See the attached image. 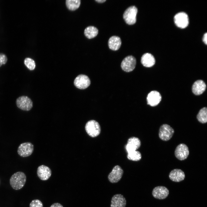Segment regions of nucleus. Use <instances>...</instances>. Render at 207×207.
Wrapping results in <instances>:
<instances>
[{"label": "nucleus", "mask_w": 207, "mask_h": 207, "mask_svg": "<svg viewBox=\"0 0 207 207\" xmlns=\"http://www.w3.org/2000/svg\"><path fill=\"white\" fill-rule=\"evenodd\" d=\"M91 82L89 77L85 75L80 74L75 78L74 84L77 88L80 89H85L90 85Z\"/></svg>", "instance_id": "9b49d317"}, {"label": "nucleus", "mask_w": 207, "mask_h": 207, "mask_svg": "<svg viewBox=\"0 0 207 207\" xmlns=\"http://www.w3.org/2000/svg\"><path fill=\"white\" fill-rule=\"evenodd\" d=\"M126 200L124 196L121 194H116L112 198L110 207H125Z\"/></svg>", "instance_id": "dca6fc26"}, {"label": "nucleus", "mask_w": 207, "mask_h": 207, "mask_svg": "<svg viewBox=\"0 0 207 207\" xmlns=\"http://www.w3.org/2000/svg\"><path fill=\"white\" fill-rule=\"evenodd\" d=\"M127 158L130 160L138 161L141 159V155L139 152L136 150L128 153Z\"/></svg>", "instance_id": "b1692460"}, {"label": "nucleus", "mask_w": 207, "mask_h": 207, "mask_svg": "<svg viewBox=\"0 0 207 207\" xmlns=\"http://www.w3.org/2000/svg\"><path fill=\"white\" fill-rule=\"evenodd\" d=\"M169 191L165 187L159 186L156 187L153 190L152 194L155 198L163 199L167 197L169 194Z\"/></svg>", "instance_id": "4468645a"}, {"label": "nucleus", "mask_w": 207, "mask_h": 207, "mask_svg": "<svg viewBox=\"0 0 207 207\" xmlns=\"http://www.w3.org/2000/svg\"><path fill=\"white\" fill-rule=\"evenodd\" d=\"M50 207H63V206L59 203H55L52 204Z\"/></svg>", "instance_id": "cd10ccee"}, {"label": "nucleus", "mask_w": 207, "mask_h": 207, "mask_svg": "<svg viewBox=\"0 0 207 207\" xmlns=\"http://www.w3.org/2000/svg\"><path fill=\"white\" fill-rule=\"evenodd\" d=\"M169 176L172 181L179 182L183 180L185 176L184 172L182 170L180 169H175L170 172Z\"/></svg>", "instance_id": "f3484780"}, {"label": "nucleus", "mask_w": 207, "mask_h": 207, "mask_svg": "<svg viewBox=\"0 0 207 207\" xmlns=\"http://www.w3.org/2000/svg\"><path fill=\"white\" fill-rule=\"evenodd\" d=\"M25 65L30 70H34L35 67V63L34 61L32 59L27 57L24 61Z\"/></svg>", "instance_id": "393cba45"}, {"label": "nucleus", "mask_w": 207, "mask_h": 207, "mask_svg": "<svg viewBox=\"0 0 207 207\" xmlns=\"http://www.w3.org/2000/svg\"><path fill=\"white\" fill-rule=\"evenodd\" d=\"M147 104L151 106L158 105L161 99V96L160 93L155 91L150 92L148 95L147 98Z\"/></svg>", "instance_id": "f8f14e48"}, {"label": "nucleus", "mask_w": 207, "mask_h": 207, "mask_svg": "<svg viewBox=\"0 0 207 207\" xmlns=\"http://www.w3.org/2000/svg\"><path fill=\"white\" fill-rule=\"evenodd\" d=\"M34 149V146L32 143L28 142H25L20 145L18 149L17 152L21 156L26 157L32 154Z\"/></svg>", "instance_id": "6e6552de"}, {"label": "nucleus", "mask_w": 207, "mask_h": 207, "mask_svg": "<svg viewBox=\"0 0 207 207\" xmlns=\"http://www.w3.org/2000/svg\"><path fill=\"white\" fill-rule=\"evenodd\" d=\"M206 85L202 80H198L195 82L192 87V91L196 95L202 94L205 90Z\"/></svg>", "instance_id": "a211bd4d"}, {"label": "nucleus", "mask_w": 207, "mask_h": 207, "mask_svg": "<svg viewBox=\"0 0 207 207\" xmlns=\"http://www.w3.org/2000/svg\"><path fill=\"white\" fill-rule=\"evenodd\" d=\"M80 4V0H66V5L68 9L71 10H74L78 9Z\"/></svg>", "instance_id": "5701e85b"}, {"label": "nucleus", "mask_w": 207, "mask_h": 207, "mask_svg": "<svg viewBox=\"0 0 207 207\" xmlns=\"http://www.w3.org/2000/svg\"><path fill=\"white\" fill-rule=\"evenodd\" d=\"M98 30L95 27L90 26L87 27L85 30L84 34L88 39H91L95 37L98 34Z\"/></svg>", "instance_id": "412c9836"}, {"label": "nucleus", "mask_w": 207, "mask_h": 207, "mask_svg": "<svg viewBox=\"0 0 207 207\" xmlns=\"http://www.w3.org/2000/svg\"><path fill=\"white\" fill-rule=\"evenodd\" d=\"M123 173V170L121 167L116 165L114 167L112 171L109 174L108 179L111 183H116L121 179Z\"/></svg>", "instance_id": "1a4fd4ad"}, {"label": "nucleus", "mask_w": 207, "mask_h": 207, "mask_svg": "<svg viewBox=\"0 0 207 207\" xmlns=\"http://www.w3.org/2000/svg\"><path fill=\"white\" fill-rule=\"evenodd\" d=\"M85 129L88 135L93 137L98 136L101 132L99 124L94 120H91L87 122L85 126Z\"/></svg>", "instance_id": "7ed1b4c3"}, {"label": "nucleus", "mask_w": 207, "mask_h": 207, "mask_svg": "<svg viewBox=\"0 0 207 207\" xmlns=\"http://www.w3.org/2000/svg\"><path fill=\"white\" fill-rule=\"evenodd\" d=\"M106 0H96L95 1L99 3H103L106 1Z\"/></svg>", "instance_id": "c756f323"}, {"label": "nucleus", "mask_w": 207, "mask_h": 207, "mask_svg": "<svg viewBox=\"0 0 207 207\" xmlns=\"http://www.w3.org/2000/svg\"><path fill=\"white\" fill-rule=\"evenodd\" d=\"M37 174L38 177L40 179L46 181L48 179L51 177V171L48 167L44 165H41L38 168Z\"/></svg>", "instance_id": "2eb2a0df"}, {"label": "nucleus", "mask_w": 207, "mask_h": 207, "mask_svg": "<svg viewBox=\"0 0 207 207\" xmlns=\"http://www.w3.org/2000/svg\"><path fill=\"white\" fill-rule=\"evenodd\" d=\"M141 142L140 139L135 137H132L128 140L125 148L127 153L136 150L140 146Z\"/></svg>", "instance_id": "ddd939ff"}, {"label": "nucleus", "mask_w": 207, "mask_h": 207, "mask_svg": "<svg viewBox=\"0 0 207 207\" xmlns=\"http://www.w3.org/2000/svg\"><path fill=\"white\" fill-rule=\"evenodd\" d=\"M141 62L145 67H150L155 64V60L152 55L149 53H146L141 57Z\"/></svg>", "instance_id": "6ab92c4d"}, {"label": "nucleus", "mask_w": 207, "mask_h": 207, "mask_svg": "<svg viewBox=\"0 0 207 207\" xmlns=\"http://www.w3.org/2000/svg\"><path fill=\"white\" fill-rule=\"evenodd\" d=\"M26 181L25 174L22 172H18L13 174L9 180L10 185L14 189H20L24 185Z\"/></svg>", "instance_id": "f257e3e1"}, {"label": "nucleus", "mask_w": 207, "mask_h": 207, "mask_svg": "<svg viewBox=\"0 0 207 207\" xmlns=\"http://www.w3.org/2000/svg\"><path fill=\"white\" fill-rule=\"evenodd\" d=\"M189 154V151L187 146L184 143H181L176 147L175 154V157L180 160L186 159Z\"/></svg>", "instance_id": "9d476101"}, {"label": "nucleus", "mask_w": 207, "mask_h": 207, "mask_svg": "<svg viewBox=\"0 0 207 207\" xmlns=\"http://www.w3.org/2000/svg\"><path fill=\"white\" fill-rule=\"evenodd\" d=\"M174 133V130L170 125L166 124H164L159 128V136L162 140L167 141L172 137Z\"/></svg>", "instance_id": "20e7f679"}, {"label": "nucleus", "mask_w": 207, "mask_h": 207, "mask_svg": "<svg viewBox=\"0 0 207 207\" xmlns=\"http://www.w3.org/2000/svg\"><path fill=\"white\" fill-rule=\"evenodd\" d=\"M175 25L178 27L184 28L186 27L189 23V19L187 14L184 12H179L174 17Z\"/></svg>", "instance_id": "0eeeda50"}, {"label": "nucleus", "mask_w": 207, "mask_h": 207, "mask_svg": "<svg viewBox=\"0 0 207 207\" xmlns=\"http://www.w3.org/2000/svg\"><path fill=\"white\" fill-rule=\"evenodd\" d=\"M203 41L204 43L207 45V33H205L203 36Z\"/></svg>", "instance_id": "c85d7f7f"}, {"label": "nucleus", "mask_w": 207, "mask_h": 207, "mask_svg": "<svg viewBox=\"0 0 207 207\" xmlns=\"http://www.w3.org/2000/svg\"><path fill=\"white\" fill-rule=\"evenodd\" d=\"M137 12V9L135 6L129 7L125 10L123 14V18L126 24L131 25L136 23Z\"/></svg>", "instance_id": "f03ea898"}, {"label": "nucleus", "mask_w": 207, "mask_h": 207, "mask_svg": "<svg viewBox=\"0 0 207 207\" xmlns=\"http://www.w3.org/2000/svg\"><path fill=\"white\" fill-rule=\"evenodd\" d=\"M30 207H43L41 202L37 199L32 200L30 204Z\"/></svg>", "instance_id": "a878e982"}, {"label": "nucleus", "mask_w": 207, "mask_h": 207, "mask_svg": "<svg viewBox=\"0 0 207 207\" xmlns=\"http://www.w3.org/2000/svg\"><path fill=\"white\" fill-rule=\"evenodd\" d=\"M7 57L4 54L0 53V67L3 64H5L7 61Z\"/></svg>", "instance_id": "bb28decb"}, {"label": "nucleus", "mask_w": 207, "mask_h": 207, "mask_svg": "<svg viewBox=\"0 0 207 207\" xmlns=\"http://www.w3.org/2000/svg\"><path fill=\"white\" fill-rule=\"evenodd\" d=\"M136 61L135 58L129 55L126 57L122 61L121 67L124 71L129 72L132 71L135 68Z\"/></svg>", "instance_id": "423d86ee"}, {"label": "nucleus", "mask_w": 207, "mask_h": 207, "mask_svg": "<svg viewBox=\"0 0 207 207\" xmlns=\"http://www.w3.org/2000/svg\"><path fill=\"white\" fill-rule=\"evenodd\" d=\"M198 120L203 124L207 122V109L206 107L201 109L199 111L197 116Z\"/></svg>", "instance_id": "4be33fe9"}, {"label": "nucleus", "mask_w": 207, "mask_h": 207, "mask_svg": "<svg viewBox=\"0 0 207 207\" xmlns=\"http://www.w3.org/2000/svg\"><path fill=\"white\" fill-rule=\"evenodd\" d=\"M121 44L120 38L118 37L113 36L111 37L108 41L109 47L111 49L116 51L120 48Z\"/></svg>", "instance_id": "aec40b11"}, {"label": "nucleus", "mask_w": 207, "mask_h": 207, "mask_svg": "<svg viewBox=\"0 0 207 207\" xmlns=\"http://www.w3.org/2000/svg\"><path fill=\"white\" fill-rule=\"evenodd\" d=\"M16 103L18 108L24 111H29L33 106V103L31 100L25 96H22L18 97L16 100Z\"/></svg>", "instance_id": "39448f33"}]
</instances>
